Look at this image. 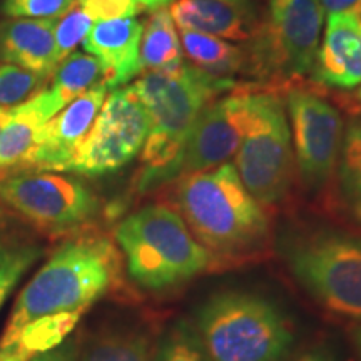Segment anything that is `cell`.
Listing matches in <instances>:
<instances>
[{"instance_id":"obj_1","label":"cell","mask_w":361,"mask_h":361,"mask_svg":"<svg viewBox=\"0 0 361 361\" xmlns=\"http://www.w3.org/2000/svg\"><path fill=\"white\" fill-rule=\"evenodd\" d=\"M176 213L213 258V268L256 261L269 250L271 226L259 204L224 162L204 173L178 178L173 191Z\"/></svg>"},{"instance_id":"obj_2","label":"cell","mask_w":361,"mask_h":361,"mask_svg":"<svg viewBox=\"0 0 361 361\" xmlns=\"http://www.w3.org/2000/svg\"><path fill=\"white\" fill-rule=\"evenodd\" d=\"M130 87L149 116L137 180L139 191L146 192L178 179L179 161L191 128L207 104L234 89V80L183 64L174 72H144Z\"/></svg>"},{"instance_id":"obj_3","label":"cell","mask_w":361,"mask_h":361,"mask_svg":"<svg viewBox=\"0 0 361 361\" xmlns=\"http://www.w3.org/2000/svg\"><path fill=\"white\" fill-rule=\"evenodd\" d=\"M119 255L101 234H78L52 252L17 298L0 346L13 340L25 324L47 314L84 311L114 288Z\"/></svg>"},{"instance_id":"obj_4","label":"cell","mask_w":361,"mask_h":361,"mask_svg":"<svg viewBox=\"0 0 361 361\" xmlns=\"http://www.w3.org/2000/svg\"><path fill=\"white\" fill-rule=\"evenodd\" d=\"M192 326L209 361H283L295 345L283 310L250 291L214 293L196 310Z\"/></svg>"},{"instance_id":"obj_5","label":"cell","mask_w":361,"mask_h":361,"mask_svg":"<svg viewBox=\"0 0 361 361\" xmlns=\"http://www.w3.org/2000/svg\"><path fill=\"white\" fill-rule=\"evenodd\" d=\"M128 273L149 291H168L213 268V258L189 231L183 218L166 204H149L116 228Z\"/></svg>"},{"instance_id":"obj_6","label":"cell","mask_w":361,"mask_h":361,"mask_svg":"<svg viewBox=\"0 0 361 361\" xmlns=\"http://www.w3.org/2000/svg\"><path fill=\"white\" fill-rule=\"evenodd\" d=\"M288 269L329 313L361 323V238L338 229H316L284 243Z\"/></svg>"},{"instance_id":"obj_7","label":"cell","mask_w":361,"mask_h":361,"mask_svg":"<svg viewBox=\"0 0 361 361\" xmlns=\"http://www.w3.org/2000/svg\"><path fill=\"white\" fill-rule=\"evenodd\" d=\"M323 22L319 0H269L266 17L247 40L245 69L268 84L308 75L314 67Z\"/></svg>"},{"instance_id":"obj_8","label":"cell","mask_w":361,"mask_h":361,"mask_svg":"<svg viewBox=\"0 0 361 361\" xmlns=\"http://www.w3.org/2000/svg\"><path fill=\"white\" fill-rule=\"evenodd\" d=\"M234 156L239 178L261 206L286 200L296 162L286 106L276 92L251 90L245 135Z\"/></svg>"},{"instance_id":"obj_9","label":"cell","mask_w":361,"mask_h":361,"mask_svg":"<svg viewBox=\"0 0 361 361\" xmlns=\"http://www.w3.org/2000/svg\"><path fill=\"white\" fill-rule=\"evenodd\" d=\"M0 202L51 238L78 231L99 211L97 196L82 179L39 169L0 178Z\"/></svg>"},{"instance_id":"obj_10","label":"cell","mask_w":361,"mask_h":361,"mask_svg":"<svg viewBox=\"0 0 361 361\" xmlns=\"http://www.w3.org/2000/svg\"><path fill=\"white\" fill-rule=\"evenodd\" d=\"M147 133V111L133 87L111 90L67 173L102 176L124 168L142 151Z\"/></svg>"},{"instance_id":"obj_11","label":"cell","mask_w":361,"mask_h":361,"mask_svg":"<svg viewBox=\"0 0 361 361\" xmlns=\"http://www.w3.org/2000/svg\"><path fill=\"white\" fill-rule=\"evenodd\" d=\"M288 123L296 168L308 191H319L336 173L343 142V119L331 102L314 90H286Z\"/></svg>"},{"instance_id":"obj_12","label":"cell","mask_w":361,"mask_h":361,"mask_svg":"<svg viewBox=\"0 0 361 361\" xmlns=\"http://www.w3.org/2000/svg\"><path fill=\"white\" fill-rule=\"evenodd\" d=\"M250 97L251 89H233L207 104L184 144L178 178L214 169L236 154L245 135Z\"/></svg>"},{"instance_id":"obj_13","label":"cell","mask_w":361,"mask_h":361,"mask_svg":"<svg viewBox=\"0 0 361 361\" xmlns=\"http://www.w3.org/2000/svg\"><path fill=\"white\" fill-rule=\"evenodd\" d=\"M107 92L109 89L102 82L59 111L40 129L37 141L24 157L19 169L67 173L75 151L94 126Z\"/></svg>"},{"instance_id":"obj_14","label":"cell","mask_w":361,"mask_h":361,"mask_svg":"<svg viewBox=\"0 0 361 361\" xmlns=\"http://www.w3.org/2000/svg\"><path fill=\"white\" fill-rule=\"evenodd\" d=\"M144 25L134 17L96 22L84 39V51L101 62L104 84L114 90L141 74Z\"/></svg>"},{"instance_id":"obj_15","label":"cell","mask_w":361,"mask_h":361,"mask_svg":"<svg viewBox=\"0 0 361 361\" xmlns=\"http://www.w3.org/2000/svg\"><path fill=\"white\" fill-rule=\"evenodd\" d=\"M314 80L329 87L353 89L361 84V30L350 13H331L316 54Z\"/></svg>"},{"instance_id":"obj_16","label":"cell","mask_w":361,"mask_h":361,"mask_svg":"<svg viewBox=\"0 0 361 361\" xmlns=\"http://www.w3.org/2000/svg\"><path fill=\"white\" fill-rule=\"evenodd\" d=\"M57 19H8L0 22V61L47 79L61 64L54 27Z\"/></svg>"},{"instance_id":"obj_17","label":"cell","mask_w":361,"mask_h":361,"mask_svg":"<svg viewBox=\"0 0 361 361\" xmlns=\"http://www.w3.org/2000/svg\"><path fill=\"white\" fill-rule=\"evenodd\" d=\"M169 13L180 29L214 35L229 42H247L256 27L247 2L174 0Z\"/></svg>"},{"instance_id":"obj_18","label":"cell","mask_w":361,"mask_h":361,"mask_svg":"<svg viewBox=\"0 0 361 361\" xmlns=\"http://www.w3.org/2000/svg\"><path fill=\"white\" fill-rule=\"evenodd\" d=\"M59 111L56 99L47 89L11 107V117L0 133V171H16L29 154L44 128Z\"/></svg>"},{"instance_id":"obj_19","label":"cell","mask_w":361,"mask_h":361,"mask_svg":"<svg viewBox=\"0 0 361 361\" xmlns=\"http://www.w3.org/2000/svg\"><path fill=\"white\" fill-rule=\"evenodd\" d=\"M44 252L37 229L0 202V308Z\"/></svg>"},{"instance_id":"obj_20","label":"cell","mask_w":361,"mask_h":361,"mask_svg":"<svg viewBox=\"0 0 361 361\" xmlns=\"http://www.w3.org/2000/svg\"><path fill=\"white\" fill-rule=\"evenodd\" d=\"M82 311L47 314L34 319L13 336L6 346H0V361H29L35 355L57 348L80 319Z\"/></svg>"},{"instance_id":"obj_21","label":"cell","mask_w":361,"mask_h":361,"mask_svg":"<svg viewBox=\"0 0 361 361\" xmlns=\"http://www.w3.org/2000/svg\"><path fill=\"white\" fill-rule=\"evenodd\" d=\"M180 44L184 56L196 69L216 78L231 79L233 74L246 67L245 49L229 40L180 29Z\"/></svg>"},{"instance_id":"obj_22","label":"cell","mask_w":361,"mask_h":361,"mask_svg":"<svg viewBox=\"0 0 361 361\" xmlns=\"http://www.w3.org/2000/svg\"><path fill=\"white\" fill-rule=\"evenodd\" d=\"M183 64V44L169 8H159L152 12L142 30L141 69L142 72H174Z\"/></svg>"},{"instance_id":"obj_23","label":"cell","mask_w":361,"mask_h":361,"mask_svg":"<svg viewBox=\"0 0 361 361\" xmlns=\"http://www.w3.org/2000/svg\"><path fill=\"white\" fill-rule=\"evenodd\" d=\"M52 75L54 80L49 90L61 109H64L67 104L75 101L87 90L104 82L101 62L85 52H72L57 66Z\"/></svg>"},{"instance_id":"obj_24","label":"cell","mask_w":361,"mask_h":361,"mask_svg":"<svg viewBox=\"0 0 361 361\" xmlns=\"http://www.w3.org/2000/svg\"><path fill=\"white\" fill-rule=\"evenodd\" d=\"M343 206L361 224V121H353L343 134L336 166Z\"/></svg>"},{"instance_id":"obj_25","label":"cell","mask_w":361,"mask_h":361,"mask_svg":"<svg viewBox=\"0 0 361 361\" xmlns=\"http://www.w3.org/2000/svg\"><path fill=\"white\" fill-rule=\"evenodd\" d=\"M151 343L139 331H111L99 336L85 350L82 361H151Z\"/></svg>"},{"instance_id":"obj_26","label":"cell","mask_w":361,"mask_h":361,"mask_svg":"<svg viewBox=\"0 0 361 361\" xmlns=\"http://www.w3.org/2000/svg\"><path fill=\"white\" fill-rule=\"evenodd\" d=\"M151 361H209L192 323H174L157 343Z\"/></svg>"},{"instance_id":"obj_27","label":"cell","mask_w":361,"mask_h":361,"mask_svg":"<svg viewBox=\"0 0 361 361\" xmlns=\"http://www.w3.org/2000/svg\"><path fill=\"white\" fill-rule=\"evenodd\" d=\"M92 19L89 13L80 7L78 2L69 12L59 17L54 27V39H56V51L59 62H62L67 56L75 52V47L84 42L87 37L90 27H92Z\"/></svg>"},{"instance_id":"obj_28","label":"cell","mask_w":361,"mask_h":361,"mask_svg":"<svg viewBox=\"0 0 361 361\" xmlns=\"http://www.w3.org/2000/svg\"><path fill=\"white\" fill-rule=\"evenodd\" d=\"M44 80L34 72L0 62V107H13L27 101Z\"/></svg>"},{"instance_id":"obj_29","label":"cell","mask_w":361,"mask_h":361,"mask_svg":"<svg viewBox=\"0 0 361 361\" xmlns=\"http://www.w3.org/2000/svg\"><path fill=\"white\" fill-rule=\"evenodd\" d=\"M78 0H2V12L8 19H59Z\"/></svg>"},{"instance_id":"obj_30","label":"cell","mask_w":361,"mask_h":361,"mask_svg":"<svg viewBox=\"0 0 361 361\" xmlns=\"http://www.w3.org/2000/svg\"><path fill=\"white\" fill-rule=\"evenodd\" d=\"M94 22L128 19L141 13L135 0H78Z\"/></svg>"},{"instance_id":"obj_31","label":"cell","mask_w":361,"mask_h":361,"mask_svg":"<svg viewBox=\"0 0 361 361\" xmlns=\"http://www.w3.org/2000/svg\"><path fill=\"white\" fill-rule=\"evenodd\" d=\"M324 11H326L329 16L331 13H348L353 11L355 7H358L361 0H319Z\"/></svg>"},{"instance_id":"obj_32","label":"cell","mask_w":361,"mask_h":361,"mask_svg":"<svg viewBox=\"0 0 361 361\" xmlns=\"http://www.w3.org/2000/svg\"><path fill=\"white\" fill-rule=\"evenodd\" d=\"M298 361H338V360L326 350H314L303 355Z\"/></svg>"},{"instance_id":"obj_33","label":"cell","mask_w":361,"mask_h":361,"mask_svg":"<svg viewBox=\"0 0 361 361\" xmlns=\"http://www.w3.org/2000/svg\"><path fill=\"white\" fill-rule=\"evenodd\" d=\"M29 361H66V356L61 350H49L45 353L35 355L34 358H30Z\"/></svg>"},{"instance_id":"obj_34","label":"cell","mask_w":361,"mask_h":361,"mask_svg":"<svg viewBox=\"0 0 361 361\" xmlns=\"http://www.w3.org/2000/svg\"><path fill=\"white\" fill-rule=\"evenodd\" d=\"M8 117H11V107H2V109H0V133H2L4 126L7 124Z\"/></svg>"},{"instance_id":"obj_35","label":"cell","mask_w":361,"mask_h":361,"mask_svg":"<svg viewBox=\"0 0 361 361\" xmlns=\"http://www.w3.org/2000/svg\"><path fill=\"white\" fill-rule=\"evenodd\" d=\"M348 13H350V16H351V19L355 20V24L358 25V29L361 30V4H360L358 7H355L353 11L348 12Z\"/></svg>"},{"instance_id":"obj_36","label":"cell","mask_w":361,"mask_h":361,"mask_svg":"<svg viewBox=\"0 0 361 361\" xmlns=\"http://www.w3.org/2000/svg\"><path fill=\"white\" fill-rule=\"evenodd\" d=\"M356 346H358V351L361 356V328L358 329V333H356Z\"/></svg>"},{"instance_id":"obj_37","label":"cell","mask_w":361,"mask_h":361,"mask_svg":"<svg viewBox=\"0 0 361 361\" xmlns=\"http://www.w3.org/2000/svg\"><path fill=\"white\" fill-rule=\"evenodd\" d=\"M224 2H247V0H224Z\"/></svg>"},{"instance_id":"obj_38","label":"cell","mask_w":361,"mask_h":361,"mask_svg":"<svg viewBox=\"0 0 361 361\" xmlns=\"http://www.w3.org/2000/svg\"><path fill=\"white\" fill-rule=\"evenodd\" d=\"M358 99H360V102H361V87H360V90H358Z\"/></svg>"},{"instance_id":"obj_39","label":"cell","mask_w":361,"mask_h":361,"mask_svg":"<svg viewBox=\"0 0 361 361\" xmlns=\"http://www.w3.org/2000/svg\"><path fill=\"white\" fill-rule=\"evenodd\" d=\"M0 109H2V107H0Z\"/></svg>"}]
</instances>
